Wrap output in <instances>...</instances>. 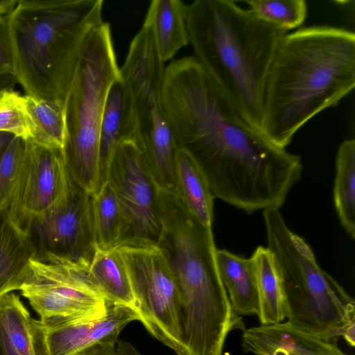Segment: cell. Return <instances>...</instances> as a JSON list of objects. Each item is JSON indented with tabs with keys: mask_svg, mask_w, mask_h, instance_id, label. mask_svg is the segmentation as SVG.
I'll return each mask as SVG.
<instances>
[{
	"mask_svg": "<svg viewBox=\"0 0 355 355\" xmlns=\"http://www.w3.org/2000/svg\"><path fill=\"white\" fill-rule=\"evenodd\" d=\"M162 96L178 149L198 164L214 198L248 213L284 203L301 157L248 123L195 57L165 68Z\"/></svg>",
	"mask_w": 355,
	"mask_h": 355,
	"instance_id": "1",
	"label": "cell"
},
{
	"mask_svg": "<svg viewBox=\"0 0 355 355\" xmlns=\"http://www.w3.org/2000/svg\"><path fill=\"white\" fill-rule=\"evenodd\" d=\"M355 86V34L327 25L299 28L281 40L264 89L261 130L286 148L306 123L336 106Z\"/></svg>",
	"mask_w": 355,
	"mask_h": 355,
	"instance_id": "2",
	"label": "cell"
},
{
	"mask_svg": "<svg viewBox=\"0 0 355 355\" xmlns=\"http://www.w3.org/2000/svg\"><path fill=\"white\" fill-rule=\"evenodd\" d=\"M185 19L195 58L240 115L261 130L268 73L288 31L232 0H196Z\"/></svg>",
	"mask_w": 355,
	"mask_h": 355,
	"instance_id": "3",
	"label": "cell"
},
{
	"mask_svg": "<svg viewBox=\"0 0 355 355\" xmlns=\"http://www.w3.org/2000/svg\"><path fill=\"white\" fill-rule=\"evenodd\" d=\"M103 0H20L8 16L15 76L26 95L64 107Z\"/></svg>",
	"mask_w": 355,
	"mask_h": 355,
	"instance_id": "4",
	"label": "cell"
},
{
	"mask_svg": "<svg viewBox=\"0 0 355 355\" xmlns=\"http://www.w3.org/2000/svg\"><path fill=\"white\" fill-rule=\"evenodd\" d=\"M263 215L267 248L281 279L288 322L335 343L355 324L354 300L320 267L310 246L290 230L279 209L263 210Z\"/></svg>",
	"mask_w": 355,
	"mask_h": 355,
	"instance_id": "5",
	"label": "cell"
},
{
	"mask_svg": "<svg viewBox=\"0 0 355 355\" xmlns=\"http://www.w3.org/2000/svg\"><path fill=\"white\" fill-rule=\"evenodd\" d=\"M119 76L110 26L103 21L86 38L64 104L66 166L71 181L92 196L98 186L104 103L110 85Z\"/></svg>",
	"mask_w": 355,
	"mask_h": 355,
	"instance_id": "6",
	"label": "cell"
},
{
	"mask_svg": "<svg viewBox=\"0 0 355 355\" xmlns=\"http://www.w3.org/2000/svg\"><path fill=\"white\" fill-rule=\"evenodd\" d=\"M162 250L180 291L183 313L207 315L228 298L216 265L211 227L199 222L174 193L159 189Z\"/></svg>",
	"mask_w": 355,
	"mask_h": 355,
	"instance_id": "7",
	"label": "cell"
},
{
	"mask_svg": "<svg viewBox=\"0 0 355 355\" xmlns=\"http://www.w3.org/2000/svg\"><path fill=\"white\" fill-rule=\"evenodd\" d=\"M151 26L144 21L132 39L120 76L132 96L137 142L160 190L174 193L178 150L166 114L162 87L165 73Z\"/></svg>",
	"mask_w": 355,
	"mask_h": 355,
	"instance_id": "8",
	"label": "cell"
},
{
	"mask_svg": "<svg viewBox=\"0 0 355 355\" xmlns=\"http://www.w3.org/2000/svg\"><path fill=\"white\" fill-rule=\"evenodd\" d=\"M117 247L129 273L139 321L154 338L180 355L181 297L162 250L157 245Z\"/></svg>",
	"mask_w": 355,
	"mask_h": 355,
	"instance_id": "9",
	"label": "cell"
},
{
	"mask_svg": "<svg viewBox=\"0 0 355 355\" xmlns=\"http://www.w3.org/2000/svg\"><path fill=\"white\" fill-rule=\"evenodd\" d=\"M119 202L121 233L119 245H157L162 232L159 189L139 143H119L107 174Z\"/></svg>",
	"mask_w": 355,
	"mask_h": 355,
	"instance_id": "10",
	"label": "cell"
},
{
	"mask_svg": "<svg viewBox=\"0 0 355 355\" xmlns=\"http://www.w3.org/2000/svg\"><path fill=\"white\" fill-rule=\"evenodd\" d=\"M71 186L63 149L27 139L26 155L8 207L11 220L26 234L34 219L67 200Z\"/></svg>",
	"mask_w": 355,
	"mask_h": 355,
	"instance_id": "11",
	"label": "cell"
},
{
	"mask_svg": "<svg viewBox=\"0 0 355 355\" xmlns=\"http://www.w3.org/2000/svg\"><path fill=\"white\" fill-rule=\"evenodd\" d=\"M92 197L72 182L64 203L33 220L26 235L34 259L55 257L89 268L96 248Z\"/></svg>",
	"mask_w": 355,
	"mask_h": 355,
	"instance_id": "12",
	"label": "cell"
},
{
	"mask_svg": "<svg viewBox=\"0 0 355 355\" xmlns=\"http://www.w3.org/2000/svg\"><path fill=\"white\" fill-rule=\"evenodd\" d=\"M22 287L44 291L55 307L67 315H95L107 304L90 280L88 268L55 257L33 259Z\"/></svg>",
	"mask_w": 355,
	"mask_h": 355,
	"instance_id": "13",
	"label": "cell"
},
{
	"mask_svg": "<svg viewBox=\"0 0 355 355\" xmlns=\"http://www.w3.org/2000/svg\"><path fill=\"white\" fill-rule=\"evenodd\" d=\"M134 320H139L134 309L108 302L105 311L94 317L51 325L40 322L47 355H76L99 342L118 340L122 329Z\"/></svg>",
	"mask_w": 355,
	"mask_h": 355,
	"instance_id": "14",
	"label": "cell"
},
{
	"mask_svg": "<svg viewBox=\"0 0 355 355\" xmlns=\"http://www.w3.org/2000/svg\"><path fill=\"white\" fill-rule=\"evenodd\" d=\"M128 140L137 141L136 120L131 94L119 76L109 88L101 116L96 192L107 180L109 165L116 147Z\"/></svg>",
	"mask_w": 355,
	"mask_h": 355,
	"instance_id": "15",
	"label": "cell"
},
{
	"mask_svg": "<svg viewBox=\"0 0 355 355\" xmlns=\"http://www.w3.org/2000/svg\"><path fill=\"white\" fill-rule=\"evenodd\" d=\"M242 338L245 351L256 355H346L335 343L288 321L247 329Z\"/></svg>",
	"mask_w": 355,
	"mask_h": 355,
	"instance_id": "16",
	"label": "cell"
},
{
	"mask_svg": "<svg viewBox=\"0 0 355 355\" xmlns=\"http://www.w3.org/2000/svg\"><path fill=\"white\" fill-rule=\"evenodd\" d=\"M35 254L29 238L11 220L8 209H0V297L21 289Z\"/></svg>",
	"mask_w": 355,
	"mask_h": 355,
	"instance_id": "17",
	"label": "cell"
},
{
	"mask_svg": "<svg viewBox=\"0 0 355 355\" xmlns=\"http://www.w3.org/2000/svg\"><path fill=\"white\" fill-rule=\"evenodd\" d=\"M218 271L237 315H257L259 310L256 270L253 258L236 255L224 249L216 252Z\"/></svg>",
	"mask_w": 355,
	"mask_h": 355,
	"instance_id": "18",
	"label": "cell"
},
{
	"mask_svg": "<svg viewBox=\"0 0 355 355\" xmlns=\"http://www.w3.org/2000/svg\"><path fill=\"white\" fill-rule=\"evenodd\" d=\"M88 275L106 301L135 310L129 273L117 246L108 249L96 246L88 268Z\"/></svg>",
	"mask_w": 355,
	"mask_h": 355,
	"instance_id": "19",
	"label": "cell"
},
{
	"mask_svg": "<svg viewBox=\"0 0 355 355\" xmlns=\"http://www.w3.org/2000/svg\"><path fill=\"white\" fill-rule=\"evenodd\" d=\"M185 8L186 3L180 0H153L149 5L144 21L152 28L164 63L189 43Z\"/></svg>",
	"mask_w": 355,
	"mask_h": 355,
	"instance_id": "20",
	"label": "cell"
},
{
	"mask_svg": "<svg viewBox=\"0 0 355 355\" xmlns=\"http://www.w3.org/2000/svg\"><path fill=\"white\" fill-rule=\"evenodd\" d=\"M175 175L174 193L199 222L205 227H211L214 198L198 164L181 149L176 154Z\"/></svg>",
	"mask_w": 355,
	"mask_h": 355,
	"instance_id": "21",
	"label": "cell"
},
{
	"mask_svg": "<svg viewBox=\"0 0 355 355\" xmlns=\"http://www.w3.org/2000/svg\"><path fill=\"white\" fill-rule=\"evenodd\" d=\"M0 324L18 355H47L40 320L31 316L12 292L0 297Z\"/></svg>",
	"mask_w": 355,
	"mask_h": 355,
	"instance_id": "22",
	"label": "cell"
},
{
	"mask_svg": "<svg viewBox=\"0 0 355 355\" xmlns=\"http://www.w3.org/2000/svg\"><path fill=\"white\" fill-rule=\"evenodd\" d=\"M258 288V316L263 325L282 322L286 318V305L281 279L272 253L259 246L252 255Z\"/></svg>",
	"mask_w": 355,
	"mask_h": 355,
	"instance_id": "23",
	"label": "cell"
},
{
	"mask_svg": "<svg viewBox=\"0 0 355 355\" xmlns=\"http://www.w3.org/2000/svg\"><path fill=\"white\" fill-rule=\"evenodd\" d=\"M29 139L48 147L63 149L66 137L64 107L45 99L24 96Z\"/></svg>",
	"mask_w": 355,
	"mask_h": 355,
	"instance_id": "24",
	"label": "cell"
},
{
	"mask_svg": "<svg viewBox=\"0 0 355 355\" xmlns=\"http://www.w3.org/2000/svg\"><path fill=\"white\" fill-rule=\"evenodd\" d=\"M334 200L339 220L352 239L355 238V141L346 139L336 158Z\"/></svg>",
	"mask_w": 355,
	"mask_h": 355,
	"instance_id": "25",
	"label": "cell"
},
{
	"mask_svg": "<svg viewBox=\"0 0 355 355\" xmlns=\"http://www.w3.org/2000/svg\"><path fill=\"white\" fill-rule=\"evenodd\" d=\"M92 212L96 246L103 249L118 246L121 211L115 190L109 180L92 196Z\"/></svg>",
	"mask_w": 355,
	"mask_h": 355,
	"instance_id": "26",
	"label": "cell"
},
{
	"mask_svg": "<svg viewBox=\"0 0 355 355\" xmlns=\"http://www.w3.org/2000/svg\"><path fill=\"white\" fill-rule=\"evenodd\" d=\"M245 3L258 19L286 31L300 26L306 17L304 0H248Z\"/></svg>",
	"mask_w": 355,
	"mask_h": 355,
	"instance_id": "27",
	"label": "cell"
},
{
	"mask_svg": "<svg viewBox=\"0 0 355 355\" xmlns=\"http://www.w3.org/2000/svg\"><path fill=\"white\" fill-rule=\"evenodd\" d=\"M27 148V139L14 137L0 155V209H8Z\"/></svg>",
	"mask_w": 355,
	"mask_h": 355,
	"instance_id": "28",
	"label": "cell"
},
{
	"mask_svg": "<svg viewBox=\"0 0 355 355\" xmlns=\"http://www.w3.org/2000/svg\"><path fill=\"white\" fill-rule=\"evenodd\" d=\"M0 132L29 138L24 96L14 90L7 91L0 96Z\"/></svg>",
	"mask_w": 355,
	"mask_h": 355,
	"instance_id": "29",
	"label": "cell"
},
{
	"mask_svg": "<svg viewBox=\"0 0 355 355\" xmlns=\"http://www.w3.org/2000/svg\"><path fill=\"white\" fill-rule=\"evenodd\" d=\"M0 74L15 76L12 40L8 17L0 16Z\"/></svg>",
	"mask_w": 355,
	"mask_h": 355,
	"instance_id": "30",
	"label": "cell"
},
{
	"mask_svg": "<svg viewBox=\"0 0 355 355\" xmlns=\"http://www.w3.org/2000/svg\"><path fill=\"white\" fill-rule=\"evenodd\" d=\"M117 340L110 339L99 342L76 355H117L115 345Z\"/></svg>",
	"mask_w": 355,
	"mask_h": 355,
	"instance_id": "31",
	"label": "cell"
},
{
	"mask_svg": "<svg viewBox=\"0 0 355 355\" xmlns=\"http://www.w3.org/2000/svg\"><path fill=\"white\" fill-rule=\"evenodd\" d=\"M115 349L117 355H144L132 344L123 340H117Z\"/></svg>",
	"mask_w": 355,
	"mask_h": 355,
	"instance_id": "32",
	"label": "cell"
},
{
	"mask_svg": "<svg viewBox=\"0 0 355 355\" xmlns=\"http://www.w3.org/2000/svg\"><path fill=\"white\" fill-rule=\"evenodd\" d=\"M0 355H18L12 347L8 336L0 324Z\"/></svg>",
	"mask_w": 355,
	"mask_h": 355,
	"instance_id": "33",
	"label": "cell"
},
{
	"mask_svg": "<svg viewBox=\"0 0 355 355\" xmlns=\"http://www.w3.org/2000/svg\"><path fill=\"white\" fill-rule=\"evenodd\" d=\"M16 77L12 74H0V96L7 91L13 90L17 84Z\"/></svg>",
	"mask_w": 355,
	"mask_h": 355,
	"instance_id": "34",
	"label": "cell"
},
{
	"mask_svg": "<svg viewBox=\"0 0 355 355\" xmlns=\"http://www.w3.org/2000/svg\"><path fill=\"white\" fill-rule=\"evenodd\" d=\"M19 1L0 0V16L8 17L16 8Z\"/></svg>",
	"mask_w": 355,
	"mask_h": 355,
	"instance_id": "35",
	"label": "cell"
},
{
	"mask_svg": "<svg viewBox=\"0 0 355 355\" xmlns=\"http://www.w3.org/2000/svg\"><path fill=\"white\" fill-rule=\"evenodd\" d=\"M15 135L4 132H0V155Z\"/></svg>",
	"mask_w": 355,
	"mask_h": 355,
	"instance_id": "36",
	"label": "cell"
}]
</instances>
